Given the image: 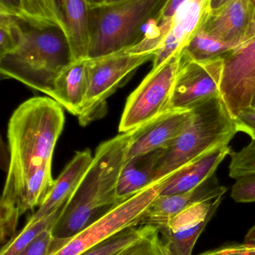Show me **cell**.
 Wrapping results in <instances>:
<instances>
[{"label": "cell", "mask_w": 255, "mask_h": 255, "mask_svg": "<svg viewBox=\"0 0 255 255\" xmlns=\"http://www.w3.org/2000/svg\"><path fill=\"white\" fill-rule=\"evenodd\" d=\"M250 107L254 108V109H255V94L254 97H253V102H252L251 106H250Z\"/></svg>", "instance_id": "cell-39"}, {"label": "cell", "mask_w": 255, "mask_h": 255, "mask_svg": "<svg viewBox=\"0 0 255 255\" xmlns=\"http://www.w3.org/2000/svg\"><path fill=\"white\" fill-rule=\"evenodd\" d=\"M237 48L236 46L232 43H226L210 35L202 28L196 33L184 50L194 59L205 61L224 58Z\"/></svg>", "instance_id": "cell-23"}, {"label": "cell", "mask_w": 255, "mask_h": 255, "mask_svg": "<svg viewBox=\"0 0 255 255\" xmlns=\"http://www.w3.org/2000/svg\"><path fill=\"white\" fill-rule=\"evenodd\" d=\"M90 10L86 0H64L67 36L74 61L88 58Z\"/></svg>", "instance_id": "cell-20"}, {"label": "cell", "mask_w": 255, "mask_h": 255, "mask_svg": "<svg viewBox=\"0 0 255 255\" xmlns=\"http://www.w3.org/2000/svg\"><path fill=\"white\" fill-rule=\"evenodd\" d=\"M231 197L238 203L255 202V174L238 178L232 187Z\"/></svg>", "instance_id": "cell-29"}, {"label": "cell", "mask_w": 255, "mask_h": 255, "mask_svg": "<svg viewBox=\"0 0 255 255\" xmlns=\"http://www.w3.org/2000/svg\"><path fill=\"white\" fill-rule=\"evenodd\" d=\"M191 119L192 111H173L138 128L129 148L127 160L167 148Z\"/></svg>", "instance_id": "cell-13"}, {"label": "cell", "mask_w": 255, "mask_h": 255, "mask_svg": "<svg viewBox=\"0 0 255 255\" xmlns=\"http://www.w3.org/2000/svg\"><path fill=\"white\" fill-rule=\"evenodd\" d=\"M24 19L34 23L55 25L67 34L64 0H19Z\"/></svg>", "instance_id": "cell-21"}, {"label": "cell", "mask_w": 255, "mask_h": 255, "mask_svg": "<svg viewBox=\"0 0 255 255\" xmlns=\"http://www.w3.org/2000/svg\"><path fill=\"white\" fill-rule=\"evenodd\" d=\"M224 58L198 61L183 49L168 112L191 111L220 96Z\"/></svg>", "instance_id": "cell-9"}, {"label": "cell", "mask_w": 255, "mask_h": 255, "mask_svg": "<svg viewBox=\"0 0 255 255\" xmlns=\"http://www.w3.org/2000/svg\"><path fill=\"white\" fill-rule=\"evenodd\" d=\"M118 255H166V252L158 229L149 226L141 239Z\"/></svg>", "instance_id": "cell-25"}, {"label": "cell", "mask_w": 255, "mask_h": 255, "mask_svg": "<svg viewBox=\"0 0 255 255\" xmlns=\"http://www.w3.org/2000/svg\"><path fill=\"white\" fill-rule=\"evenodd\" d=\"M22 32L21 19L0 13V56L11 52L18 46Z\"/></svg>", "instance_id": "cell-26"}, {"label": "cell", "mask_w": 255, "mask_h": 255, "mask_svg": "<svg viewBox=\"0 0 255 255\" xmlns=\"http://www.w3.org/2000/svg\"><path fill=\"white\" fill-rule=\"evenodd\" d=\"M211 13V0H187L172 17L169 31L153 59L157 69L180 53L202 28Z\"/></svg>", "instance_id": "cell-12"}, {"label": "cell", "mask_w": 255, "mask_h": 255, "mask_svg": "<svg viewBox=\"0 0 255 255\" xmlns=\"http://www.w3.org/2000/svg\"><path fill=\"white\" fill-rule=\"evenodd\" d=\"M164 242L165 249H166V255H179L177 253V252L175 251V248L171 245L169 243L166 242V241H163Z\"/></svg>", "instance_id": "cell-38"}, {"label": "cell", "mask_w": 255, "mask_h": 255, "mask_svg": "<svg viewBox=\"0 0 255 255\" xmlns=\"http://www.w3.org/2000/svg\"><path fill=\"white\" fill-rule=\"evenodd\" d=\"M224 188L216 175L193 190L178 194L159 195L142 216L139 226H151L160 229L168 222L192 204L208 197Z\"/></svg>", "instance_id": "cell-16"}, {"label": "cell", "mask_w": 255, "mask_h": 255, "mask_svg": "<svg viewBox=\"0 0 255 255\" xmlns=\"http://www.w3.org/2000/svg\"><path fill=\"white\" fill-rule=\"evenodd\" d=\"M62 106L48 97L22 103L7 127L9 160L0 202V241L16 235L19 217L40 207L52 190V161L64 126Z\"/></svg>", "instance_id": "cell-1"}, {"label": "cell", "mask_w": 255, "mask_h": 255, "mask_svg": "<svg viewBox=\"0 0 255 255\" xmlns=\"http://www.w3.org/2000/svg\"><path fill=\"white\" fill-rule=\"evenodd\" d=\"M88 88V58L76 60L57 78L51 98L69 113L79 117L86 100Z\"/></svg>", "instance_id": "cell-18"}, {"label": "cell", "mask_w": 255, "mask_h": 255, "mask_svg": "<svg viewBox=\"0 0 255 255\" xmlns=\"http://www.w3.org/2000/svg\"><path fill=\"white\" fill-rule=\"evenodd\" d=\"M231 151L229 145L218 147L177 171L165 181L160 196L186 193L199 187L215 175L217 168Z\"/></svg>", "instance_id": "cell-17"}, {"label": "cell", "mask_w": 255, "mask_h": 255, "mask_svg": "<svg viewBox=\"0 0 255 255\" xmlns=\"http://www.w3.org/2000/svg\"><path fill=\"white\" fill-rule=\"evenodd\" d=\"M169 177L153 183L121 202L88 227L69 238L64 245L51 255H79L124 229L139 226L142 216L160 195Z\"/></svg>", "instance_id": "cell-6"}, {"label": "cell", "mask_w": 255, "mask_h": 255, "mask_svg": "<svg viewBox=\"0 0 255 255\" xmlns=\"http://www.w3.org/2000/svg\"><path fill=\"white\" fill-rule=\"evenodd\" d=\"M52 229L40 234L22 253L19 255H51L65 244L68 239H57Z\"/></svg>", "instance_id": "cell-28"}, {"label": "cell", "mask_w": 255, "mask_h": 255, "mask_svg": "<svg viewBox=\"0 0 255 255\" xmlns=\"http://www.w3.org/2000/svg\"><path fill=\"white\" fill-rule=\"evenodd\" d=\"M227 187L192 204L158 229L162 239L179 255H192L200 235L223 202Z\"/></svg>", "instance_id": "cell-11"}, {"label": "cell", "mask_w": 255, "mask_h": 255, "mask_svg": "<svg viewBox=\"0 0 255 255\" xmlns=\"http://www.w3.org/2000/svg\"><path fill=\"white\" fill-rule=\"evenodd\" d=\"M254 11L250 0H229L220 10L210 13L202 29L238 47L243 43Z\"/></svg>", "instance_id": "cell-14"}, {"label": "cell", "mask_w": 255, "mask_h": 255, "mask_svg": "<svg viewBox=\"0 0 255 255\" xmlns=\"http://www.w3.org/2000/svg\"><path fill=\"white\" fill-rule=\"evenodd\" d=\"M0 13L24 19L19 0H0Z\"/></svg>", "instance_id": "cell-33"}, {"label": "cell", "mask_w": 255, "mask_h": 255, "mask_svg": "<svg viewBox=\"0 0 255 255\" xmlns=\"http://www.w3.org/2000/svg\"><path fill=\"white\" fill-rule=\"evenodd\" d=\"M21 21L23 32L19 44L0 56L1 76L51 98L57 78L74 61L68 36L60 27Z\"/></svg>", "instance_id": "cell-3"}, {"label": "cell", "mask_w": 255, "mask_h": 255, "mask_svg": "<svg viewBox=\"0 0 255 255\" xmlns=\"http://www.w3.org/2000/svg\"><path fill=\"white\" fill-rule=\"evenodd\" d=\"M190 124L163 149L154 181L170 176L209 151L229 145L238 132L221 96L195 108Z\"/></svg>", "instance_id": "cell-5"}, {"label": "cell", "mask_w": 255, "mask_h": 255, "mask_svg": "<svg viewBox=\"0 0 255 255\" xmlns=\"http://www.w3.org/2000/svg\"><path fill=\"white\" fill-rule=\"evenodd\" d=\"M238 132H244L255 139V109L250 107L240 114L236 120Z\"/></svg>", "instance_id": "cell-32"}, {"label": "cell", "mask_w": 255, "mask_h": 255, "mask_svg": "<svg viewBox=\"0 0 255 255\" xmlns=\"http://www.w3.org/2000/svg\"><path fill=\"white\" fill-rule=\"evenodd\" d=\"M220 96L236 120L251 106L255 94V37L224 57Z\"/></svg>", "instance_id": "cell-10"}, {"label": "cell", "mask_w": 255, "mask_h": 255, "mask_svg": "<svg viewBox=\"0 0 255 255\" xmlns=\"http://www.w3.org/2000/svg\"><path fill=\"white\" fill-rule=\"evenodd\" d=\"M136 130L100 143L80 184L52 228L57 239H69L121 203L117 185Z\"/></svg>", "instance_id": "cell-2"}, {"label": "cell", "mask_w": 255, "mask_h": 255, "mask_svg": "<svg viewBox=\"0 0 255 255\" xmlns=\"http://www.w3.org/2000/svg\"><path fill=\"white\" fill-rule=\"evenodd\" d=\"M63 208L64 206L31 226L25 225L19 234L4 244L0 255H19L22 253L40 234L53 228L61 215Z\"/></svg>", "instance_id": "cell-22"}, {"label": "cell", "mask_w": 255, "mask_h": 255, "mask_svg": "<svg viewBox=\"0 0 255 255\" xmlns=\"http://www.w3.org/2000/svg\"><path fill=\"white\" fill-rule=\"evenodd\" d=\"M121 1V0H109L106 4H110V3L117 2V1Z\"/></svg>", "instance_id": "cell-40"}, {"label": "cell", "mask_w": 255, "mask_h": 255, "mask_svg": "<svg viewBox=\"0 0 255 255\" xmlns=\"http://www.w3.org/2000/svg\"><path fill=\"white\" fill-rule=\"evenodd\" d=\"M251 1L252 4H253V7L255 8V0H250Z\"/></svg>", "instance_id": "cell-41"}, {"label": "cell", "mask_w": 255, "mask_h": 255, "mask_svg": "<svg viewBox=\"0 0 255 255\" xmlns=\"http://www.w3.org/2000/svg\"><path fill=\"white\" fill-rule=\"evenodd\" d=\"M93 157L94 156L89 149L76 153L59 176L55 180L52 190L42 205L28 219L27 226L34 224L65 205L88 171Z\"/></svg>", "instance_id": "cell-15"}, {"label": "cell", "mask_w": 255, "mask_h": 255, "mask_svg": "<svg viewBox=\"0 0 255 255\" xmlns=\"http://www.w3.org/2000/svg\"><path fill=\"white\" fill-rule=\"evenodd\" d=\"M169 0H121L90 10L88 58L127 50L157 27Z\"/></svg>", "instance_id": "cell-4"}, {"label": "cell", "mask_w": 255, "mask_h": 255, "mask_svg": "<svg viewBox=\"0 0 255 255\" xmlns=\"http://www.w3.org/2000/svg\"><path fill=\"white\" fill-rule=\"evenodd\" d=\"M255 37V8L254 13H253V17H252L251 21H250V25H249L248 28H247V32H246L245 36H244L243 43L249 41V40L253 39ZM242 43V44H243Z\"/></svg>", "instance_id": "cell-34"}, {"label": "cell", "mask_w": 255, "mask_h": 255, "mask_svg": "<svg viewBox=\"0 0 255 255\" xmlns=\"http://www.w3.org/2000/svg\"><path fill=\"white\" fill-rule=\"evenodd\" d=\"M154 59V55L133 54L127 50L88 58V88L86 100L79 118L82 127L102 114L109 98L127 76L142 64Z\"/></svg>", "instance_id": "cell-8"}, {"label": "cell", "mask_w": 255, "mask_h": 255, "mask_svg": "<svg viewBox=\"0 0 255 255\" xmlns=\"http://www.w3.org/2000/svg\"><path fill=\"white\" fill-rule=\"evenodd\" d=\"M86 1L89 5L90 9H93L104 5L109 1V0H86Z\"/></svg>", "instance_id": "cell-37"}, {"label": "cell", "mask_w": 255, "mask_h": 255, "mask_svg": "<svg viewBox=\"0 0 255 255\" xmlns=\"http://www.w3.org/2000/svg\"><path fill=\"white\" fill-rule=\"evenodd\" d=\"M187 0H169L157 21V33L160 44L169 31L170 22L177 10Z\"/></svg>", "instance_id": "cell-30"}, {"label": "cell", "mask_w": 255, "mask_h": 255, "mask_svg": "<svg viewBox=\"0 0 255 255\" xmlns=\"http://www.w3.org/2000/svg\"><path fill=\"white\" fill-rule=\"evenodd\" d=\"M244 244L255 247V224L246 235Z\"/></svg>", "instance_id": "cell-35"}, {"label": "cell", "mask_w": 255, "mask_h": 255, "mask_svg": "<svg viewBox=\"0 0 255 255\" xmlns=\"http://www.w3.org/2000/svg\"><path fill=\"white\" fill-rule=\"evenodd\" d=\"M163 149L126 160L117 185V196L120 202L127 200L155 182L154 174Z\"/></svg>", "instance_id": "cell-19"}, {"label": "cell", "mask_w": 255, "mask_h": 255, "mask_svg": "<svg viewBox=\"0 0 255 255\" xmlns=\"http://www.w3.org/2000/svg\"><path fill=\"white\" fill-rule=\"evenodd\" d=\"M229 0H211V13L220 10Z\"/></svg>", "instance_id": "cell-36"}, {"label": "cell", "mask_w": 255, "mask_h": 255, "mask_svg": "<svg viewBox=\"0 0 255 255\" xmlns=\"http://www.w3.org/2000/svg\"><path fill=\"white\" fill-rule=\"evenodd\" d=\"M198 255H255V247L245 244H231Z\"/></svg>", "instance_id": "cell-31"}, {"label": "cell", "mask_w": 255, "mask_h": 255, "mask_svg": "<svg viewBox=\"0 0 255 255\" xmlns=\"http://www.w3.org/2000/svg\"><path fill=\"white\" fill-rule=\"evenodd\" d=\"M229 164V176L238 179L244 175L255 174V139L240 151L232 149Z\"/></svg>", "instance_id": "cell-27"}, {"label": "cell", "mask_w": 255, "mask_h": 255, "mask_svg": "<svg viewBox=\"0 0 255 255\" xmlns=\"http://www.w3.org/2000/svg\"><path fill=\"white\" fill-rule=\"evenodd\" d=\"M180 56L181 52L171 57L158 68L152 69L130 94L120 121L119 132L140 128L169 112Z\"/></svg>", "instance_id": "cell-7"}, {"label": "cell", "mask_w": 255, "mask_h": 255, "mask_svg": "<svg viewBox=\"0 0 255 255\" xmlns=\"http://www.w3.org/2000/svg\"><path fill=\"white\" fill-rule=\"evenodd\" d=\"M148 227L149 226H139L124 229L79 255H118L141 239Z\"/></svg>", "instance_id": "cell-24"}]
</instances>
